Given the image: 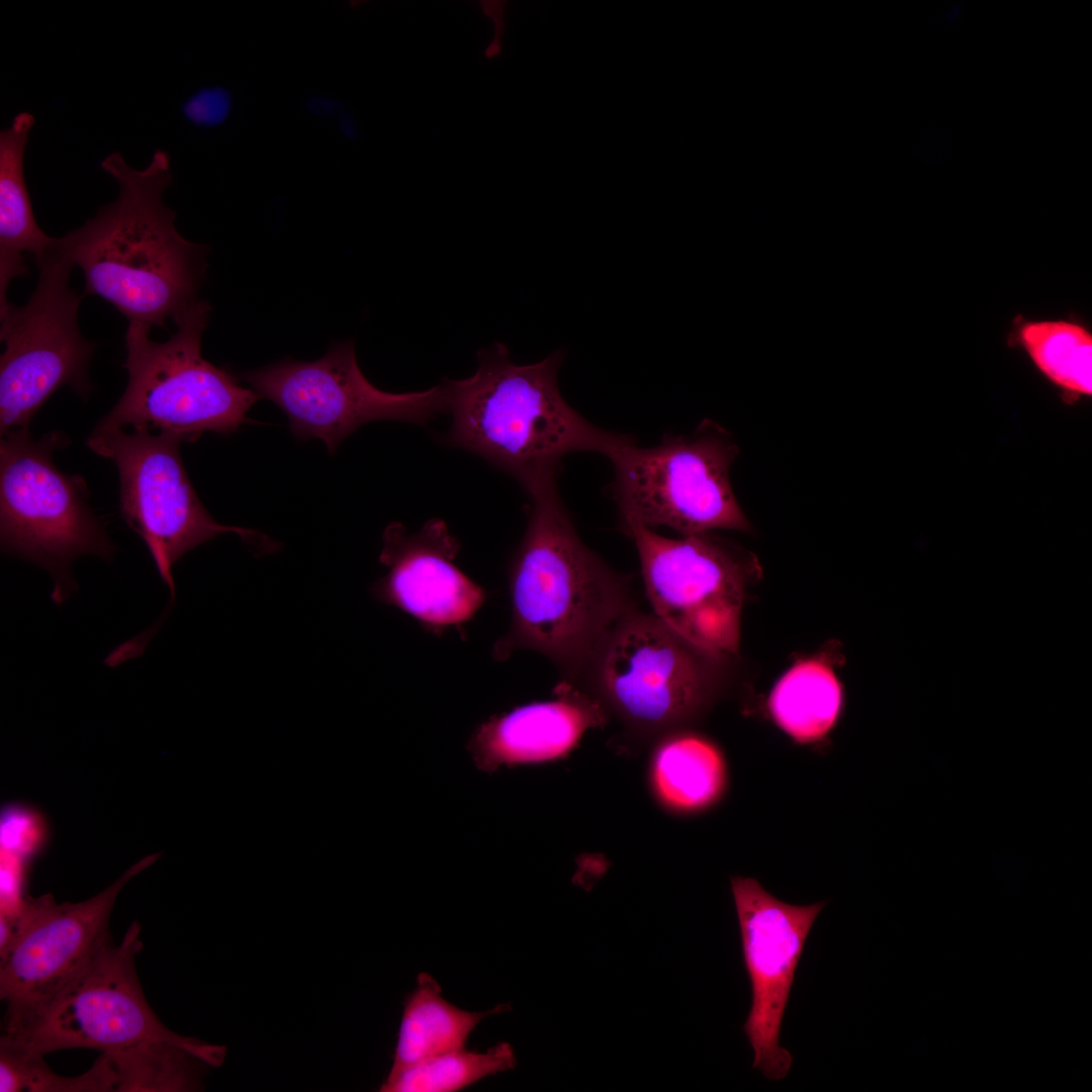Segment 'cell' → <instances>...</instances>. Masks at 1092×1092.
<instances>
[{"label": "cell", "mask_w": 1092, "mask_h": 1092, "mask_svg": "<svg viewBox=\"0 0 1092 1092\" xmlns=\"http://www.w3.org/2000/svg\"><path fill=\"white\" fill-rule=\"evenodd\" d=\"M527 527L509 564L511 621L492 648L547 656L568 681L587 673L604 641L632 611L627 581L580 540L557 480L528 490Z\"/></svg>", "instance_id": "obj_1"}, {"label": "cell", "mask_w": 1092, "mask_h": 1092, "mask_svg": "<svg viewBox=\"0 0 1092 1092\" xmlns=\"http://www.w3.org/2000/svg\"><path fill=\"white\" fill-rule=\"evenodd\" d=\"M100 166L117 182V198L59 244L83 272L82 297L105 299L128 322L166 328L198 300L206 271V248L178 233L176 213L164 204L169 155L157 150L136 170L113 152Z\"/></svg>", "instance_id": "obj_2"}, {"label": "cell", "mask_w": 1092, "mask_h": 1092, "mask_svg": "<svg viewBox=\"0 0 1092 1092\" xmlns=\"http://www.w3.org/2000/svg\"><path fill=\"white\" fill-rule=\"evenodd\" d=\"M565 356L558 350L517 365L502 343L479 350L471 376L443 382L451 415L444 443L481 457L525 490L557 480L568 454L596 452L609 459L633 439L598 428L564 400L558 372Z\"/></svg>", "instance_id": "obj_3"}, {"label": "cell", "mask_w": 1092, "mask_h": 1092, "mask_svg": "<svg viewBox=\"0 0 1092 1092\" xmlns=\"http://www.w3.org/2000/svg\"><path fill=\"white\" fill-rule=\"evenodd\" d=\"M209 314L208 302L197 300L175 317L177 330L166 342L150 338L152 327L128 322L127 385L94 430L170 432L188 443L205 432L226 436L249 423L247 413L260 395L202 356Z\"/></svg>", "instance_id": "obj_4"}, {"label": "cell", "mask_w": 1092, "mask_h": 1092, "mask_svg": "<svg viewBox=\"0 0 1092 1092\" xmlns=\"http://www.w3.org/2000/svg\"><path fill=\"white\" fill-rule=\"evenodd\" d=\"M67 445L60 432L34 439L29 428L13 430L0 442L1 549L47 569L58 605L77 589L74 560L91 554L109 561L116 550L88 506L84 479L54 462V453Z\"/></svg>", "instance_id": "obj_5"}, {"label": "cell", "mask_w": 1092, "mask_h": 1092, "mask_svg": "<svg viewBox=\"0 0 1092 1092\" xmlns=\"http://www.w3.org/2000/svg\"><path fill=\"white\" fill-rule=\"evenodd\" d=\"M738 453L729 433L709 420L653 447L633 440L623 445L609 458L614 477L608 487L622 526L667 527L681 536L751 531L730 482Z\"/></svg>", "instance_id": "obj_6"}, {"label": "cell", "mask_w": 1092, "mask_h": 1092, "mask_svg": "<svg viewBox=\"0 0 1092 1092\" xmlns=\"http://www.w3.org/2000/svg\"><path fill=\"white\" fill-rule=\"evenodd\" d=\"M33 293L23 305L0 312V435L28 429L47 399L68 386L81 396L92 389L88 366L95 345L78 326L82 296L70 287L74 267L58 239L35 260Z\"/></svg>", "instance_id": "obj_7"}, {"label": "cell", "mask_w": 1092, "mask_h": 1092, "mask_svg": "<svg viewBox=\"0 0 1092 1092\" xmlns=\"http://www.w3.org/2000/svg\"><path fill=\"white\" fill-rule=\"evenodd\" d=\"M623 528L636 546L653 615L717 659L735 654L756 558L710 532L668 538L639 525Z\"/></svg>", "instance_id": "obj_8"}, {"label": "cell", "mask_w": 1092, "mask_h": 1092, "mask_svg": "<svg viewBox=\"0 0 1092 1092\" xmlns=\"http://www.w3.org/2000/svg\"><path fill=\"white\" fill-rule=\"evenodd\" d=\"M87 446L112 460L119 478V513L145 542L161 578L175 598L174 564L195 547L234 533L263 551L273 543L253 530L217 523L198 497L170 432L93 430Z\"/></svg>", "instance_id": "obj_9"}, {"label": "cell", "mask_w": 1092, "mask_h": 1092, "mask_svg": "<svg viewBox=\"0 0 1092 1092\" xmlns=\"http://www.w3.org/2000/svg\"><path fill=\"white\" fill-rule=\"evenodd\" d=\"M133 922L117 945L111 941L26 1027L3 1038L44 1056L66 1049L121 1050L150 1040L177 1042L209 1066L222 1063L225 1048L180 1035L147 1002L135 968L143 947Z\"/></svg>", "instance_id": "obj_10"}, {"label": "cell", "mask_w": 1092, "mask_h": 1092, "mask_svg": "<svg viewBox=\"0 0 1092 1092\" xmlns=\"http://www.w3.org/2000/svg\"><path fill=\"white\" fill-rule=\"evenodd\" d=\"M158 856L142 858L83 902L59 904L52 894L23 900L11 918L12 941L0 956L4 1034L26 1027L112 941L109 919L120 890Z\"/></svg>", "instance_id": "obj_11"}, {"label": "cell", "mask_w": 1092, "mask_h": 1092, "mask_svg": "<svg viewBox=\"0 0 1092 1092\" xmlns=\"http://www.w3.org/2000/svg\"><path fill=\"white\" fill-rule=\"evenodd\" d=\"M260 397L287 416L300 441L318 438L333 454L361 426L374 421L424 425L447 412L444 383L392 393L375 387L357 363L353 340L337 343L315 361L286 358L242 374Z\"/></svg>", "instance_id": "obj_12"}, {"label": "cell", "mask_w": 1092, "mask_h": 1092, "mask_svg": "<svg viewBox=\"0 0 1092 1092\" xmlns=\"http://www.w3.org/2000/svg\"><path fill=\"white\" fill-rule=\"evenodd\" d=\"M708 658L653 614L635 610L610 633L587 673L630 723L661 728L697 713L708 699ZM717 659V658H716Z\"/></svg>", "instance_id": "obj_13"}, {"label": "cell", "mask_w": 1092, "mask_h": 1092, "mask_svg": "<svg viewBox=\"0 0 1092 1092\" xmlns=\"http://www.w3.org/2000/svg\"><path fill=\"white\" fill-rule=\"evenodd\" d=\"M731 890L751 987L743 1031L754 1053L752 1068L770 1081L782 1080L793 1059L780 1043L781 1025L805 941L826 902L792 905L753 878H732Z\"/></svg>", "instance_id": "obj_14"}, {"label": "cell", "mask_w": 1092, "mask_h": 1092, "mask_svg": "<svg viewBox=\"0 0 1092 1092\" xmlns=\"http://www.w3.org/2000/svg\"><path fill=\"white\" fill-rule=\"evenodd\" d=\"M379 561L386 573L371 586L373 597L442 631L469 621L485 601V592L455 564L459 541L444 521L432 519L407 533L400 523L382 535Z\"/></svg>", "instance_id": "obj_15"}, {"label": "cell", "mask_w": 1092, "mask_h": 1092, "mask_svg": "<svg viewBox=\"0 0 1092 1092\" xmlns=\"http://www.w3.org/2000/svg\"><path fill=\"white\" fill-rule=\"evenodd\" d=\"M605 721L599 702L564 679L554 689L553 700L491 716L474 730L467 748L484 772L543 763L566 756L587 729Z\"/></svg>", "instance_id": "obj_16"}, {"label": "cell", "mask_w": 1092, "mask_h": 1092, "mask_svg": "<svg viewBox=\"0 0 1092 1092\" xmlns=\"http://www.w3.org/2000/svg\"><path fill=\"white\" fill-rule=\"evenodd\" d=\"M34 123L29 112H19L0 133V312L7 309L9 283L26 275L23 253L39 259L54 239L38 226L23 172V156Z\"/></svg>", "instance_id": "obj_17"}, {"label": "cell", "mask_w": 1092, "mask_h": 1092, "mask_svg": "<svg viewBox=\"0 0 1092 1092\" xmlns=\"http://www.w3.org/2000/svg\"><path fill=\"white\" fill-rule=\"evenodd\" d=\"M509 1009L498 1005L483 1012L455 1006L442 995V987L429 973H420L415 989L405 997L393 1061L395 1074L430 1058L465 1049L475 1027L484 1018Z\"/></svg>", "instance_id": "obj_18"}, {"label": "cell", "mask_w": 1092, "mask_h": 1092, "mask_svg": "<svg viewBox=\"0 0 1092 1092\" xmlns=\"http://www.w3.org/2000/svg\"><path fill=\"white\" fill-rule=\"evenodd\" d=\"M209 1066L183 1044L150 1040L103 1052L86 1073L92 1092H177L200 1088Z\"/></svg>", "instance_id": "obj_19"}, {"label": "cell", "mask_w": 1092, "mask_h": 1092, "mask_svg": "<svg viewBox=\"0 0 1092 1092\" xmlns=\"http://www.w3.org/2000/svg\"><path fill=\"white\" fill-rule=\"evenodd\" d=\"M842 688L829 665L814 659L792 666L775 685L767 707L777 726L799 744L822 741L842 709Z\"/></svg>", "instance_id": "obj_20"}, {"label": "cell", "mask_w": 1092, "mask_h": 1092, "mask_svg": "<svg viewBox=\"0 0 1092 1092\" xmlns=\"http://www.w3.org/2000/svg\"><path fill=\"white\" fill-rule=\"evenodd\" d=\"M652 783L659 800L678 812L715 804L726 787L724 757L711 741L693 734L673 736L656 750Z\"/></svg>", "instance_id": "obj_21"}, {"label": "cell", "mask_w": 1092, "mask_h": 1092, "mask_svg": "<svg viewBox=\"0 0 1092 1092\" xmlns=\"http://www.w3.org/2000/svg\"><path fill=\"white\" fill-rule=\"evenodd\" d=\"M1020 342L1037 369L1055 385L1073 395L1092 393V336L1081 325L1066 321L1027 323Z\"/></svg>", "instance_id": "obj_22"}, {"label": "cell", "mask_w": 1092, "mask_h": 1092, "mask_svg": "<svg viewBox=\"0 0 1092 1092\" xmlns=\"http://www.w3.org/2000/svg\"><path fill=\"white\" fill-rule=\"evenodd\" d=\"M513 1046L502 1041L483 1053L466 1049L445 1053L387 1074L381 1092H455L515 1068Z\"/></svg>", "instance_id": "obj_23"}, {"label": "cell", "mask_w": 1092, "mask_h": 1092, "mask_svg": "<svg viewBox=\"0 0 1092 1092\" xmlns=\"http://www.w3.org/2000/svg\"><path fill=\"white\" fill-rule=\"evenodd\" d=\"M1 1092H75V1077L55 1074L43 1056L31 1054L1 1037Z\"/></svg>", "instance_id": "obj_24"}, {"label": "cell", "mask_w": 1092, "mask_h": 1092, "mask_svg": "<svg viewBox=\"0 0 1092 1092\" xmlns=\"http://www.w3.org/2000/svg\"><path fill=\"white\" fill-rule=\"evenodd\" d=\"M1 850L26 860L44 843L43 819L23 806H10L1 816Z\"/></svg>", "instance_id": "obj_25"}, {"label": "cell", "mask_w": 1092, "mask_h": 1092, "mask_svg": "<svg viewBox=\"0 0 1092 1092\" xmlns=\"http://www.w3.org/2000/svg\"><path fill=\"white\" fill-rule=\"evenodd\" d=\"M228 101L222 92L207 90L195 95L184 106L186 115L196 122L213 123L221 120L228 111Z\"/></svg>", "instance_id": "obj_26"}]
</instances>
